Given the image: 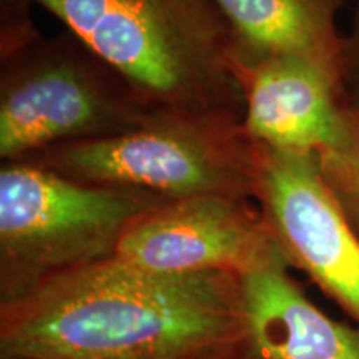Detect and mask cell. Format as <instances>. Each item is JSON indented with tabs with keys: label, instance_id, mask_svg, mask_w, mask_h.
Listing matches in <instances>:
<instances>
[{
	"label": "cell",
	"instance_id": "8",
	"mask_svg": "<svg viewBox=\"0 0 359 359\" xmlns=\"http://www.w3.org/2000/svg\"><path fill=\"white\" fill-rule=\"evenodd\" d=\"M236 77L245 100L241 130L253 143L321 156L346 135V87L325 67L278 57Z\"/></svg>",
	"mask_w": 359,
	"mask_h": 359
},
{
	"label": "cell",
	"instance_id": "9",
	"mask_svg": "<svg viewBox=\"0 0 359 359\" xmlns=\"http://www.w3.org/2000/svg\"><path fill=\"white\" fill-rule=\"evenodd\" d=\"M285 258L241 276L243 330L230 359H359V326L314 304Z\"/></svg>",
	"mask_w": 359,
	"mask_h": 359
},
{
	"label": "cell",
	"instance_id": "11",
	"mask_svg": "<svg viewBox=\"0 0 359 359\" xmlns=\"http://www.w3.org/2000/svg\"><path fill=\"white\" fill-rule=\"evenodd\" d=\"M321 172L359 236V105H349L348 130L334 150L320 156Z\"/></svg>",
	"mask_w": 359,
	"mask_h": 359
},
{
	"label": "cell",
	"instance_id": "5",
	"mask_svg": "<svg viewBox=\"0 0 359 359\" xmlns=\"http://www.w3.org/2000/svg\"><path fill=\"white\" fill-rule=\"evenodd\" d=\"M75 182L135 188L163 200L253 198L255 143L241 120L156 111L137 128L57 145L20 160Z\"/></svg>",
	"mask_w": 359,
	"mask_h": 359
},
{
	"label": "cell",
	"instance_id": "2",
	"mask_svg": "<svg viewBox=\"0 0 359 359\" xmlns=\"http://www.w3.org/2000/svg\"><path fill=\"white\" fill-rule=\"evenodd\" d=\"M118 70L154 111L243 118L215 0H30Z\"/></svg>",
	"mask_w": 359,
	"mask_h": 359
},
{
	"label": "cell",
	"instance_id": "13",
	"mask_svg": "<svg viewBox=\"0 0 359 359\" xmlns=\"http://www.w3.org/2000/svg\"><path fill=\"white\" fill-rule=\"evenodd\" d=\"M0 359H42L37 356H30V354L7 351V349H0Z\"/></svg>",
	"mask_w": 359,
	"mask_h": 359
},
{
	"label": "cell",
	"instance_id": "6",
	"mask_svg": "<svg viewBox=\"0 0 359 359\" xmlns=\"http://www.w3.org/2000/svg\"><path fill=\"white\" fill-rule=\"evenodd\" d=\"M253 200L291 269L359 326V236L311 151L255 143Z\"/></svg>",
	"mask_w": 359,
	"mask_h": 359
},
{
	"label": "cell",
	"instance_id": "12",
	"mask_svg": "<svg viewBox=\"0 0 359 359\" xmlns=\"http://www.w3.org/2000/svg\"><path fill=\"white\" fill-rule=\"evenodd\" d=\"M344 58H346L348 103L359 105V4L351 34L344 37Z\"/></svg>",
	"mask_w": 359,
	"mask_h": 359
},
{
	"label": "cell",
	"instance_id": "7",
	"mask_svg": "<svg viewBox=\"0 0 359 359\" xmlns=\"http://www.w3.org/2000/svg\"><path fill=\"white\" fill-rule=\"evenodd\" d=\"M115 258L147 271L241 278L285 257L253 198L196 195L167 200L140 215Z\"/></svg>",
	"mask_w": 359,
	"mask_h": 359
},
{
	"label": "cell",
	"instance_id": "3",
	"mask_svg": "<svg viewBox=\"0 0 359 359\" xmlns=\"http://www.w3.org/2000/svg\"><path fill=\"white\" fill-rule=\"evenodd\" d=\"M163 198L75 182L8 161L0 170V303L53 276L114 258L128 226Z\"/></svg>",
	"mask_w": 359,
	"mask_h": 359
},
{
	"label": "cell",
	"instance_id": "10",
	"mask_svg": "<svg viewBox=\"0 0 359 359\" xmlns=\"http://www.w3.org/2000/svg\"><path fill=\"white\" fill-rule=\"evenodd\" d=\"M349 0H215L230 32L233 67L298 57L325 67L346 87L338 15Z\"/></svg>",
	"mask_w": 359,
	"mask_h": 359
},
{
	"label": "cell",
	"instance_id": "1",
	"mask_svg": "<svg viewBox=\"0 0 359 359\" xmlns=\"http://www.w3.org/2000/svg\"><path fill=\"white\" fill-rule=\"evenodd\" d=\"M241 330L240 276L115 257L0 303V349L42 359H230Z\"/></svg>",
	"mask_w": 359,
	"mask_h": 359
},
{
	"label": "cell",
	"instance_id": "4",
	"mask_svg": "<svg viewBox=\"0 0 359 359\" xmlns=\"http://www.w3.org/2000/svg\"><path fill=\"white\" fill-rule=\"evenodd\" d=\"M154 114L118 70L69 30L2 55V163L125 133Z\"/></svg>",
	"mask_w": 359,
	"mask_h": 359
}]
</instances>
